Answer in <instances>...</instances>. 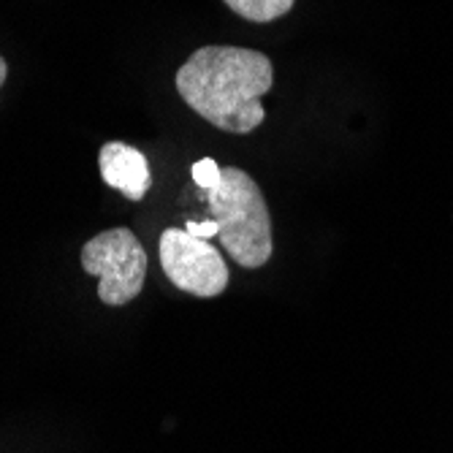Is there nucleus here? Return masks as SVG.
<instances>
[{"mask_svg": "<svg viewBox=\"0 0 453 453\" xmlns=\"http://www.w3.org/2000/svg\"><path fill=\"white\" fill-rule=\"evenodd\" d=\"M180 98L226 134H250L266 119L261 98L274 85V65L244 47H201L177 71Z\"/></svg>", "mask_w": 453, "mask_h": 453, "instance_id": "f257e3e1", "label": "nucleus"}, {"mask_svg": "<svg viewBox=\"0 0 453 453\" xmlns=\"http://www.w3.org/2000/svg\"><path fill=\"white\" fill-rule=\"evenodd\" d=\"M223 250L242 269H261L274 253L272 215L258 182L244 169L226 166L220 185L207 193Z\"/></svg>", "mask_w": 453, "mask_h": 453, "instance_id": "f03ea898", "label": "nucleus"}, {"mask_svg": "<svg viewBox=\"0 0 453 453\" xmlns=\"http://www.w3.org/2000/svg\"><path fill=\"white\" fill-rule=\"evenodd\" d=\"M81 269L98 277V299L106 307H126L144 288L147 250L131 228H109L81 247Z\"/></svg>", "mask_w": 453, "mask_h": 453, "instance_id": "7ed1b4c3", "label": "nucleus"}, {"mask_svg": "<svg viewBox=\"0 0 453 453\" xmlns=\"http://www.w3.org/2000/svg\"><path fill=\"white\" fill-rule=\"evenodd\" d=\"M163 274L180 291L198 299H215L228 288V266L210 239H198L188 228H166L160 234Z\"/></svg>", "mask_w": 453, "mask_h": 453, "instance_id": "20e7f679", "label": "nucleus"}, {"mask_svg": "<svg viewBox=\"0 0 453 453\" xmlns=\"http://www.w3.org/2000/svg\"><path fill=\"white\" fill-rule=\"evenodd\" d=\"M98 169L109 188L119 190L128 201H142L152 185L150 163L142 150L122 142H106L98 155Z\"/></svg>", "mask_w": 453, "mask_h": 453, "instance_id": "39448f33", "label": "nucleus"}, {"mask_svg": "<svg viewBox=\"0 0 453 453\" xmlns=\"http://www.w3.org/2000/svg\"><path fill=\"white\" fill-rule=\"evenodd\" d=\"M223 4L231 12H236L242 19L264 25V22H274V19L285 17L294 9L296 0H223Z\"/></svg>", "mask_w": 453, "mask_h": 453, "instance_id": "423d86ee", "label": "nucleus"}, {"mask_svg": "<svg viewBox=\"0 0 453 453\" xmlns=\"http://www.w3.org/2000/svg\"><path fill=\"white\" fill-rule=\"evenodd\" d=\"M190 174H193V180H196V185L201 188V190H212V188H218L220 185V174H223V169L218 166V163L212 160V157H201L198 163H193V169H190Z\"/></svg>", "mask_w": 453, "mask_h": 453, "instance_id": "0eeeda50", "label": "nucleus"}, {"mask_svg": "<svg viewBox=\"0 0 453 453\" xmlns=\"http://www.w3.org/2000/svg\"><path fill=\"white\" fill-rule=\"evenodd\" d=\"M193 236H198V239H212V236H218V226H215V220H203V223H188L185 226Z\"/></svg>", "mask_w": 453, "mask_h": 453, "instance_id": "6e6552de", "label": "nucleus"}, {"mask_svg": "<svg viewBox=\"0 0 453 453\" xmlns=\"http://www.w3.org/2000/svg\"><path fill=\"white\" fill-rule=\"evenodd\" d=\"M6 76H9V65H6V60H4V58H0V88H4Z\"/></svg>", "mask_w": 453, "mask_h": 453, "instance_id": "1a4fd4ad", "label": "nucleus"}]
</instances>
